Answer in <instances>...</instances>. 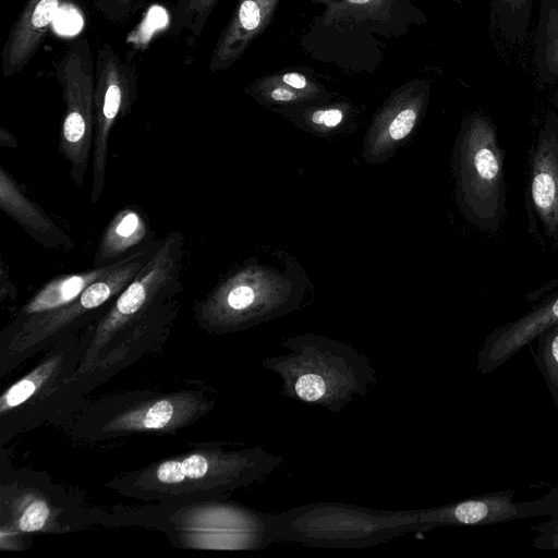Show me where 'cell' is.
Here are the masks:
<instances>
[{"label":"cell","mask_w":558,"mask_h":558,"mask_svg":"<svg viewBox=\"0 0 558 558\" xmlns=\"http://www.w3.org/2000/svg\"><path fill=\"white\" fill-rule=\"evenodd\" d=\"M201 386L145 388L83 400L60 426L82 442H105L134 436L174 435L214 408Z\"/></svg>","instance_id":"obj_1"},{"label":"cell","mask_w":558,"mask_h":558,"mask_svg":"<svg viewBox=\"0 0 558 558\" xmlns=\"http://www.w3.org/2000/svg\"><path fill=\"white\" fill-rule=\"evenodd\" d=\"M252 456L203 445L121 473L105 486L142 501L219 498L251 480Z\"/></svg>","instance_id":"obj_2"},{"label":"cell","mask_w":558,"mask_h":558,"mask_svg":"<svg viewBox=\"0 0 558 558\" xmlns=\"http://www.w3.org/2000/svg\"><path fill=\"white\" fill-rule=\"evenodd\" d=\"M184 236L171 231L160 239L151 258L114 298L106 313L81 330V362L76 373L90 368L119 345L145 317L182 292L180 279Z\"/></svg>","instance_id":"obj_3"},{"label":"cell","mask_w":558,"mask_h":558,"mask_svg":"<svg viewBox=\"0 0 558 558\" xmlns=\"http://www.w3.org/2000/svg\"><path fill=\"white\" fill-rule=\"evenodd\" d=\"M97 523L96 507L46 472L15 468L4 447L0 458V531L66 534Z\"/></svg>","instance_id":"obj_4"},{"label":"cell","mask_w":558,"mask_h":558,"mask_svg":"<svg viewBox=\"0 0 558 558\" xmlns=\"http://www.w3.org/2000/svg\"><path fill=\"white\" fill-rule=\"evenodd\" d=\"M160 244L129 256L118 267L92 283L70 304L0 331V377L3 378L64 336L80 331L100 318L114 298L136 277Z\"/></svg>","instance_id":"obj_5"},{"label":"cell","mask_w":558,"mask_h":558,"mask_svg":"<svg viewBox=\"0 0 558 558\" xmlns=\"http://www.w3.org/2000/svg\"><path fill=\"white\" fill-rule=\"evenodd\" d=\"M171 300L145 317L113 350L87 371L75 373L19 424L15 437L43 424L61 426L87 395L145 355L156 352L167 340L179 313Z\"/></svg>","instance_id":"obj_6"},{"label":"cell","mask_w":558,"mask_h":558,"mask_svg":"<svg viewBox=\"0 0 558 558\" xmlns=\"http://www.w3.org/2000/svg\"><path fill=\"white\" fill-rule=\"evenodd\" d=\"M459 143L460 197L469 220L495 232L506 216L505 153L497 126L486 114L473 112L463 122Z\"/></svg>","instance_id":"obj_7"},{"label":"cell","mask_w":558,"mask_h":558,"mask_svg":"<svg viewBox=\"0 0 558 558\" xmlns=\"http://www.w3.org/2000/svg\"><path fill=\"white\" fill-rule=\"evenodd\" d=\"M54 73L64 101L59 153L70 166L74 184L81 187L92 161L95 133V61L86 36L68 45L54 63Z\"/></svg>","instance_id":"obj_8"},{"label":"cell","mask_w":558,"mask_h":558,"mask_svg":"<svg viewBox=\"0 0 558 558\" xmlns=\"http://www.w3.org/2000/svg\"><path fill=\"white\" fill-rule=\"evenodd\" d=\"M137 72L109 43L97 50L94 92V148L90 204L99 202L106 184L109 137L116 123L131 112L137 98Z\"/></svg>","instance_id":"obj_9"},{"label":"cell","mask_w":558,"mask_h":558,"mask_svg":"<svg viewBox=\"0 0 558 558\" xmlns=\"http://www.w3.org/2000/svg\"><path fill=\"white\" fill-rule=\"evenodd\" d=\"M81 330L69 333L45 350L38 362L0 397V446L15 438L21 421L72 377L81 362Z\"/></svg>","instance_id":"obj_10"},{"label":"cell","mask_w":558,"mask_h":558,"mask_svg":"<svg viewBox=\"0 0 558 558\" xmlns=\"http://www.w3.org/2000/svg\"><path fill=\"white\" fill-rule=\"evenodd\" d=\"M524 205L530 233L558 248V113L548 111L531 145Z\"/></svg>","instance_id":"obj_11"},{"label":"cell","mask_w":558,"mask_h":558,"mask_svg":"<svg viewBox=\"0 0 558 558\" xmlns=\"http://www.w3.org/2000/svg\"><path fill=\"white\" fill-rule=\"evenodd\" d=\"M534 517L558 518V486L537 499L517 501L512 490L486 494L438 510L439 522L454 525H487Z\"/></svg>","instance_id":"obj_12"},{"label":"cell","mask_w":558,"mask_h":558,"mask_svg":"<svg viewBox=\"0 0 558 558\" xmlns=\"http://www.w3.org/2000/svg\"><path fill=\"white\" fill-rule=\"evenodd\" d=\"M558 324V292L538 303L521 317L495 328L484 339L477 368L488 375L509 361L521 349L532 343L550 326Z\"/></svg>","instance_id":"obj_13"},{"label":"cell","mask_w":558,"mask_h":558,"mask_svg":"<svg viewBox=\"0 0 558 558\" xmlns=\"http://www.w3.org/2000/svg\"><path fill=\"white\" fill-rule=\"evenodd\" d=\"M280 0H238L209 59L210 74L232 66L269 26Z\"/></svg>","instance_id":"obj_14"},{"label":"cell","mask_w":558,"mask_h":558,"mask_svg":"<svg viewBox=\"0 0 558 558\" xmlns=\"http://www.w3.org/2000/svg\"><path fill=\"white\" fill-rule=\"evenodd\" d=\"M63 0H27L13 23L0 58L3 77L21 72L37 53Z\"/></svg>","instance_id":"obj_15"},{"label":"cell","mask_w":558,"mask_h":558,"mask_svg":"<svg viewBox=\"0 0 558 558\" xmlns=\"http://www.w3.org/2000/svg\"><path fill=\"white\" fill-rule=\"evenodd\" d=\"M0 209L41 246L66 253L74 248V240L25 194L3 166H0Z\"/></svg>","instance_id":"obj_16"},{"label":"cell","mask_w":558,"mask_h":558,"mask_svg":"<svg viewBox=\"0 0 558 558\" xmlns=\"http://www.w3.org/2000/svg\"><path fill=\"white\" fill-rule=\"evenodd\" d=\"M123 260L106 267H92L52 278L17 308L2 329L15 328L70 304L92 283L118 267Z\"/></svg>","instance_id":"obj_17"},{"label":"cell","mask_w":558,"mask_h":558,"mask_svg":"<svg viewBox=\"0 0 558 558\" xmlns=\"http://www.w3.org/2000/svg\"><path fill=\"white\" fill-rule=\"evenodd\" d=\"M156 241L144 216L133 207H124L116 213L104 229L96 246L93 267L117 264Z\"/></svg>","instance_id":"obj_18"},{"label":"cell","mask_w":558,"mask_h":558,"mask_svg":"<svg viewBox=\"0 0 558 558\" xmlns=\"http://www.w3.org/2000/svg\"><path fill=\"white\" fill-rule=\"evenodd\" d=\"M534 65L546 84L558 81V0H541L534 37Z\"/></svg>","instance_id":"obj_19"},{"label":"cell","mask_w":558,"mask_h":558,"mask_svg":"<svg viewBox=\"0 0 558 558\" xmlns=\"http://www.w3.org/2000/svg\"><path fill=\"white\" fill-rule=\"evenodd\" d=\"M534 0H492L489 26L505 39L524 45L532 17Z\"/></svg>","instance_id":"obj_20"},{"label":"cell","mask_w":558,"mask_h":558,"mask_svg":"<svg viewBox=\"0 0 558 558\" xmlns=\"http://www.w3.org/2000/svg\"><path fill=\"white\" fill-rule=\"evenodd\" d=\"M218 1L175 0L170 15L171 34L194 41L203 33Z\"/></svg>","instance_id":"obj_21"},{"label":"cell","mask_w":558,"mask_h":558,"mask_svg":"<svg viewBox=\"0 0 558 558\" xmlns=\"http://www.w3.org/2000/svg\"><path fill=\"white\" fill-rule=\"evenodd\" d=\"M534 341V347L527 345L558 411V324L545 329Z\"/></svg>","instance_id":"obj_22"},{"label":"cell","mask_w":558,"mask_h":558,"mask_svg":"<svg viewBox=\"0 0 558 558\" xmlns=\"http://www.w3.org/2000/svg\"><path fill=\"white\" fill-rule=\"evenodd\" d=\"M147 0H93L104 19L121 23L132 17Z\"/></svg>","instance_id":"obj_23"},{"label":"cell","mask_w":558,"mask_h":558,"mask_svg":"<svg viewBox=\"0 0 558 558\" xmlns=\"http://www.w3.org/2000/svg\"><path fill=\"white\" fill-rule=\"evenodd\" d=\"M538 534L533 541V545L544 549H558V518H553L548 522L532 527Z\"/></svg>","instance_id":"obj_24"},{"label":"cell","mask_w":558,"mask_h":558,"mask_svg":"<svg viewBox=\"0 0 558 558\" xmlns=\"http://www.w3.org/2000/svg\"><path fill=\"white\" fill-rule=\"evenodd\" d=\"M295 392L304 401H318L325 393V385L315 375H304L296 381Z\"/></svg>","instance_id":"obj_25"},{"label":"cell","mask_w":558,"mask_h":558,"mask_svg":"<svg viewBox=\"0 0 558 558\" xmlns=\"http://www.w3.org/2000/svg\"><path fill=\"white\" fill-rule=\"evenodd\" d=\"M275 76L289 87L304 94L311 95L317 90V86L306 75L296 71L279 72Z\"/></svg>","instance_id":"obj_26"},{"label":"cell","mask_w":558,"mask_h":558,"mask_svg":"<svg viewBox=\"0 0 558 558\" xmlns=\"http://www.w3.org/2000/svg\"><path fill=\"white\" fill-rule=\"evenodd\" d=\"M17 288L14 284L4 259L0 258V302L15 301Z\"/></svg>","instance_id":"obj_27"},{"label":"cell","mask_w":558,"mask_h":558,"mask_svg":"<svg viewBox=\"0 0 558 558\" xmlns=\"http://www.w3.org/2000/svg\"><path fill=\"white\" fill-rule=\"evenodd\" d=\"M343 120V112L339 108H329L316 110L312 114V122L317 125H325L327 128H333L340 124Z\"/></svg>","instance_id":"obj_28"},{"label":"cell","mask_w":558,"mask_h":558,"mask_svg":"<svg viewBox=\"0 0 558 558\" xmlns=\"http://www.w3.org/2000/svg\"><path fill=\"white\" fill-rule=\"evenodd\" d=\"M17 138L4 128H0V146L4 148H16Z\"/></svg>","instance_id":"obj_29"},{"label":"cell","mask_w":558,"mask_h":558,"mask_svg":"<svg viewBox=\"0 0 558 558\" xmlns=\"http://www.w3.org/2000/svg\"><path fill=\"white\" fill-rule=\"evenodd\" d=\"M449 1H451L453 3H457V4H461L462 3V0H449Z\"/></svg>","instance_id":"obj_30"}]
</instances>
